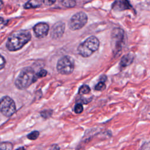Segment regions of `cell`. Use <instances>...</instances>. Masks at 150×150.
<instances>
[{"label": "cell", "mask_w": 150, "mask_h": 150, "mask_svg": "<svg viewBox=\"0 0 150 150\" xmlns=\"http://www.w3.org/2000/svg\"><path fill=\"white\" fill-rule=\"evenodd\" d=\"M31 39V34L26 30H17L11 34L6 42V47L9 51L21 49Z\"/></svg>", "instance_id": "6da1fadb"}, {"label": "cell", "mask_w": 150, "mask_h": 150, "mask_svg": "<svg viewBox=\"0 0 150 150\" xmlns=\"http://www.w3.org/2000/svg\"><path fill=\"white\" fill-rule=\"evenodd\" d=\"M37 74L30 67H25L22 70L16 78L15 84L19 90H23L35 83L38 79Z\"/></svg>", "instance_id": "7a4b0ae2"}, {"label": "cell", "mask_w": 150, "mask_h": 150, "mask_svg": "<svg viewBox=\"0 0 150 150\" xmlns=\"http://www.w3.org/2000/svg\"><path fill=\"white\" fill-rule=\"evenodd\" d=\"M99 47V40L95 36H90L78 47L79 53L84 57L90 56Z\"/></svg>", "instance_id": "3957f363"}, {"label": "cell", "mask_w": 150, "mask_h": 150, "mask_svg": "<svg viewBox=\"0 0 150 150\" xmlns=\"http://www.w3.org/2000/svg\"><path fill=\"white\" fill-rule=\"evenodd\" d=\"M56 68L59 73L64 75L69 74L74 70V60L70 56H64L58 60Z\"/></svg>", "instance_id": "277c9868"}, {"label": "cell", "mask_w": 150, "mask_h": 150, "mask_svg": "<svg viewBox=\"0 0 150 150\" xmlns=\"http://www.w3.org/2000/svg\"><path fill=\"white\" fill-rule=\"evenodd\" d=\"M1 112L6 117H10L16 111L15 101L9 96H4L1 99Z\"/></svg>", "instance_id": "5b68a950"}, {"label": "cell", "mask_w": 150, "mask_h": 150, "mask_svg": "<svg viewBox=\"0 0 150 150\" xmlns=\"http://www.w3.org/2000/svg\"><path fill=\"white\" fill-rule=\"evenodd\" d=\"M87 22V16L83 12L75 13L69 22V27L72 30H77L82 28Z\"/></svg>", "instance_id": "8992f818"}, {"label": "cell", "mask_w": 150, "mask_h": 150, "mask_svg": "<svg viewBox=\"0 0 150 150\" xmlns=\"http://www.w3.org/2000/svg\"><path fill=\"white\" fill-rule=\"evenodd\" d=\"M49 25L43 22H40L36 24L33 27V32L36 37L38 38H42L45 37L49 32Z\"/></svg>", "instance_id": "52a82bcc"}, {"label": "cell", "mask_w": 150, "mask_h": 150, "mask_svg": "<svg viewBox=\"0 0 150 150\" xmlns=\"http://www.w3.org/2000/svg\"><path fill=\"white\" fill-rule=\"evenodd\" d=\"M65 25L62 22L59 21L56 23L52 27L50 32L51 38L53 39H57L61 38L64 32Z\"/></svg>", "instance_id": "ba28073f"}, {"label": "cell", "mask_w": 150, "mask_h": 150, "mask_svg": "<svg viewBox=\"0 0 150 150\" xmlns=\"http://www.w3.org/2000/svg\"><path fill=\"white\" fill-rule=\"evenodd\" d=\"M132 5L128 0H115L112 5V9L116 11L131 9Z\"/></svg>", "instance_id": "9c48e42d"}, {"label": "cell", "mask_w": 150, "mask_h": 150, "mask_svg": "<svg viewBox=\"0 0 150 150\" xmlns=\"http://www.w3.org/2000/svg\"><path fill=\"white\" fill-rule=\"evenodd\" d=\"M112 40L113 44L115 45V48L117 49V52L119 47H121V42L123 39L124 33L122 30L120 29H115L112 32Z\"/></svg>", "instance_id": "30bf717a"}, {"label": "cell", "mask_w": 150, "mask_h": 150, "mask_svg": "<svg viewBox=\"0 0 150 150\" xmlns=\"http://www.w3.org/2000/svg\"><path fill=\"white\" fill-rule=\"evenodd\" d=\"M134 60V56L131 54H127L124 56L120 61V67H125L132 63Z\"/></svg>", "instance_id": "8fae6325"}, {"label": "cell", "mask_w": 150, "mask_h": 150, "mask_svg": "<svg viewBox=\"0 0 150 150\" xmlns=\"http://www.w3.org/2000/svg\"><path fill=\"white\" fill-rule=\"evenodd\" d=\"M41 5V2H40L38 0H29L25 4L24 7L25 9H30L38 8Z\"/></svg>", "instance_id": "7c38bea8"}, {"label": "cell", "mask_w": 150, "mask_h": 150, "mask_svg": "<svg viewBox=\"0 0 150 150\" xmlns=\"http://www.w3.org/2000/svg\"><path fill=\"white\" fill-rule=\"evenodd\" d=\"M13 145L9 142H2L0 144V150H12Z\"/></svg>", "instance_id": "4fadbf2b"}, {"label": "cell", "mask_w": 150, "mask_h": 150, "mask_svg": "<svg viewBox=\"0 0 150 150\" xmlns=\"http://www.w3.org/2000/svg\"><path fill=\"white\" fill-rule=\"evenodd\" d=\"M90 91V88L87 85H83L81 86L79 90V94H86L89 93Z\"/></svg>", "instance_id": "5bb4252c"}, {"label": "cell", "mask_w": 150, "mask_h": 150, "mask_svg": "<svg viewBox=\"0 0 150 150\" xmlns=\"http://www.w3.org/2000/svg\"><path fill=\"white\" fill-rule=\"evenodd\" d=\"M39 136V132L38 131H33L27 135V138L29 140H36Z\"/></svg>", "instance_id": "9a60e30c"}, {"label": "cell", "mask_w": 150, "mask_h": 150, "mask_svg": "<svg viewBox=\"0 0 150 150\" xmlns=\"http://www.w3.org/2000/svg\"><path fill=\"white\" fill-rule=\"evenodd\" d=\"M52 114H53V111L52 110H45L40 111V112L41 117L45 119L50 118L52 115Z\"/></svg>", "instance_id": "2e32d148"}, {"label": "cell", "mask_w": 150, "mask_h": 150, "mask_svg": "<svg viewBox=\"0 0 150 150\" xmlns=\"http://www.w3.org/2000/svg\"><path fill=\"white\" fill-rule=\"evenodd\" d=\"M62 4L67 7H73L76 5V2L73 0H63Z\"/></svg>", "instance_id": "e0dca14e"}, {"label": "cell", "mask_w": 150, "mask_h": 150, "mask_svg": "<svg viewBox=\"0 0 150 150\" xmlns=\"http://www.w3.org/2000/svg\"><path fill=\"white\" fill-rule=\"evenodd\" d=\"M95 90L97 91H102L105 88V84L104 81H100L95 86Z\"/></svg>", "instance_id": "ac0fdd59"}, {"label": "cell", "mask_w": 150, "mask_h": 150, "mask_svg": "<svg viewBox=\"0 0 150 150\" xmlns=\"http://www.w3.org/2000/svg\"><path fill=\"white\" fill-rule=\"evenodd\" d=\"M74 111L76 114H80L83 111V107L81 104L77 103L75 105Z\"/></svg>", "instance_id": "d6986e66"}, {"label": "cell", "mask_w": 150, "mask_h": 150, "mask_svg": "<svg viewBox=\"0 0 150 150\" xmlns=\"http://www.w3.org/2000/svg\"><path fill=\"white\" fill-rule=\"evenodd\" d=\"M40 1L44 5L47 6H50L53 5L56 1V0H40Z\"/></svg>", "instance_id": "ffe728a7"}, {"label": "cell", "mask_w": 150, "mask_h": 150, "mask_svg": "<svg viewBox=\"0 0 150 150\" xmlns=\"http://www.w3.org/2000/svg\"><path fill=\"white\" fill-rule=\"evenodd\" d=\"M46 74H47V71L45 70H43V69L40 70V71L38 72V73L37 74L38 77H45V76H46Z\"/></svg>", "instance_id": "44dd1931"}, {"label": "cell", "mask_w": 150, "mask_h": 150, "mask_svg": "<svg viewBox=\"0 0 150 150\" xmlns=\"http://www.w3.org/2000/svg\"><path fill=\"white\" fill-rule=\"evenodd\" d=\"M48 150H60V147L57 144L52 145Z\"/></svg>", "instance_id": "7402d4cb"}, {"label": "cell", "mask_w": 150, "mask_h": 150, "mask_svg": "<svg viewBox=\"0 0 150 150\" xmlns=\"http://www.w3.org/2000/svg\"><path fill=\"white\" fill-rule=\"evenodd\" d=\"M5 64V60L4 58L3 57V56H1V63H0L1 69H2L4 67Z\"/></svg>", "instance_id": "603a6c76"}, {"label": "cell", "mask_w": 150, "mask_h": 150, "mask_svg": "<svg viewBox=\"0 0 150 150\" xmlns=\"http://www.w3.org/2000/svg\"><path fill=\"white\" fill-rule=\"evenodd\" d=\"M15 150H26V149H25V148L23 146H21V147L18 148L16 149Z\"/></svg>", "instance_id": "cb8c5ba5"}]
</instances>
